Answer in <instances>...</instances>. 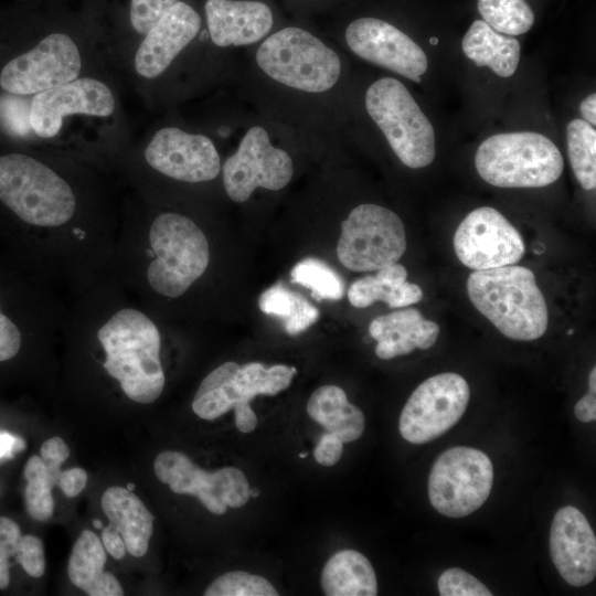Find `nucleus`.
I'll return each mask as SVG.
<instances>
[{"label": "nucleus", "mask_w": 596, "mask_h": 596, "mask_svg": "<svg viewBox=\"0 0 596 596\" xmlns=\"http://www.w3.org/2000/svg\"><path fill=\"white\" fill-rule=\"evenodd\" d=\"M114 108V96L104 83L89 77L76 78L35 94L30 105V124L39 137L52 138L60 131L65 116L106 117Z\"/></svg>", "instance_id": "nucleus-18"}, {"label": "nucleus", "mask_w": 596, "mask_h": 596, "mask_svg": "<svg viewBox=\"0 0 596 596\" xmlns=\"http://www.w3.org/2000/svg\"><path fill=\"white\" fill-rule=\"evenodd\" d=\"M21 347V332L15 323L0 311V362L12 359Z\"/></svg>", "instance_id": "nucleus-40"}, {"label": "nucleus", "mask_w": 596, "mask_h": 596, "mask_svg": "<svg viewBox=\"0 0 596 596\" xmlns=\"http://www.w3.org/2000/svg\"><path fill=\"white\" fill-rule=\"evenodd\" d=\"M60 459L32 456L28 459L23 476L26 480L24 490L25 508L31 518L38 521L50 519L54 512L52 488L57 486L61 466Z\"/></svg>", "instance_id": "nucleus-29"}, {"label": "nucleus", "mask_w": 596, "mask_h": 596, "mask_svg": "<svg viewBox=\"0 0 596 596\" xmlns=\"http://www.w3.org/2000/svg\"><path fill=\"white\" fill-rule=\"evenodd\" d=\"M295 366L260 362L243 365L228 361L201 382L193 402V412L203 419L213 421L234 409V421L242 433H251L257 426V416L249 402L257 395L275 396L288 389L296 375Z\"/></svg>", "instance_id": "nucleus-3"}, {"label": "nucleus", "mask_w": 596, "mask_h": 596, "mask_svg": "<svg viewBox=\"0 0 596 596\" xmlns=\"http://www.w3.org/2000/svg\"><path fill=\"white\" fill-rule=\"evenodd\" d=\"M205 596H277L278 592L265 577L243 571L228 572L214 579Z\"/></svg>", "instance_id": "nucleus-34"}, {"label": "nucleus", "mask_w": 596, "mask_h": 596, "mask_svg": "<svg viewBox=\"0 0 596 596\" xmlns=\"http://www.w3.org/2000/svg\"><path fill=\"white\" fill-rule=\"evenodd\" d=\"M365 107L403 164L419 169L433 162V125L400 81L383 77L371 84Z\"/></svg>", "instance_id": "nucleus-8"}, {"label": "nucleus", "mask_w": 596, "mask_h": 596, "mask_svg": "<svg viewBox=\"0 0 596 596\" xmlns=\"http://www.w3.org/2000/svg\"><path fill=\"white\" fill-rule=\"evenodd\" d=\"M441 596H491L492 593L468 572L451 567L443 572L437 582Z\"/></svg>", "instance_id": "nucleus-35"}, {"label": "nucleus", "mask_w": 596, "mask_h": 596, "mask_svg": "<svg viewBox=\"0 0 596 596\" xmlns=\"http://www.w3.org/2000/svg\"><path fill=\"white\" fill-rule=\"evenodd\" d=\"M376 272L351 284L348 299L353 307L366 308L375 301H384L391 308H401L422 300V288L406 280L407 270L403 265L395 263Z\"/></svg>", "instance_id": "nucleus-25"}, {"label": "nucleus", "mask_w": 596, "mask_h": 596, "mask_svg": "<svg viewBox=\"0 0 596 596\" xmlns=\"http://www.w3.org/2000/svg\"><path fill=\"white\" fill-rule=\"evenodd\" d=\"M157 478L178 494L195 496L212 513L222 515L227 507L241 508L249 499V483L235 467L213 472L196 466L187 455L175 450L160 453L153 462Z\"/></svg>", "instance_id": "nucleus-12"}, {"label": "nucleus", "mask_w": 596, "mask_h": 596, "mask_svg": "<svg viewBox=\"0 0 596 596\" xmlns=\"http://www.w3.org/2000/svg\"><path fill=\"white\" fill-rule=\"evenodd\" d=\"M349 49L360 58L421 83L428 62L426 54L408 35L376 18L352 21L344 33Z\"/></svg>", "instance_id": "nucleus-16"}, {"label": "nucleus", "mask_w": 596, "mask_h": 596, "mask_svg": "<svg viewBox=\"0 0 596 596\" xmlns=\"http://www.w3.org/2000/svg\"><path fill=\"white\" fill-rule=\"evenodd\" d=\"M553 564L566 583L582 587L596 576V538L586 517L566 505L554 514L549 539Z\"/></svg>", "instance_id": "nucleus-19"}, {"label": "nucleus", "mask_w": 596, "mask_h": 596, "mask_svg": "<svg viewBox=\"0 0 596 596\" xmlns=\"http://www.w3.org/2000/svg\"><path fill=\"white\" fill-rule=\"evenodd\" d=\"M406 251L405 227L387 207L364 203L341 223L340 263L352 272H374L397 263Z\"/></svg>", "instance_id": "nucleus-9"}, {"label": "nucleus", "mask_w": 596, "mask_h": 596, "mask_svg": "<svg viewBox=\"0 0 596 596\" xmlns=\"http://www.w3.org/2000/svg\"><path fill=\"white\" fill-rule=\"evenodd\" d=\"M567 152L574 174L585 190L596 187V130L583 119H573L566 128Z\"/></svg>", "instance_id": "nucleus-31"}, {"label": "nucleus", "mask_w": 596, "mask_h": 596, "mask_svg": "<svg viewBox=\"0 0 596 596\" xmlns=\"http://www.w3.org/2000/svg\"><path fill=\"white\" fill-rule=\"evenodd\" d=\"M149 166L158 172L183 182L196 183L216 178L221 160L213 141L177 127L158 130L145 150Z\"/></svg>", "instance_id": "nucleus-17"}, {"label": "nucleus", "mask_w": 596, "mask_h": 596, "mask_svg": "<svg viewBox=\"0 0 596 596\" xmlns=\"http://www.w3.org/2000/svg\"><path fill=\"white\" fill-rule=\"evenodd\" d=\"M255 58L268 77L306 93L329 91L341 74L338 54L319 38L297 26L284 28L265 39Z\"/></svg>", "instance_id": "nucleus-6"}, {"label": "nucleus", "mask_w": 596, "mask_h": 596, "mask_svg": "<svg viewBox=\"0 0 596 596\" xmlns=\"http://www.w3.org/2000/svg\"><path fill=\"white\" fill-rule=\"evenodd\" d=\"M106 552L102 540L92 531L84 530L77 538L67 564L71 582L89 596H121L119 581L104 572Z\"/></svg>", "instance_id": "nucleus-24"}, {"label": "nucleus", "mask_w": 596, "mask_h": 596, "mask_svg": "<svg viewBox=\"0 0 596 596\" xmlns=\"http://www.w3.org/2000/svg\"><path fill=\"white\" fill-rule=\"evenodd\" d=\"M461 49L477 66H488L501 77L512 76L520 62L519 41L497 32L483 20L472 22L462 38Z\"/></svg>", "instance_id": "nucleus-26"}, {"label": "nucleus", "mask_w": 596, "mask_h": 596, "mask_svg": "<svg viewBox=\"0 0 596 596\" xmlns=\"http://www.w3.org/2000/svg\"><path fill=\"white\" fill-rule=\"evenodd\" d=\"M87 482V473L84 469L79 467L70 468L67 470L61 471L57 487L63 491V493L73 498L83 491Z\"/></svg>", "instance_id": "nucleus-43"}, {"label": "nucleus", "mask_w": 596, "mask_h": 596, "mask_svg": "<svg viewBox=\"0 0 596 596\" xmlns=\"http://www.w3.org/2000/svg\"><path fill=\"white\" fill-rule=\"evenodd\" d=\"M469 397V385L457 373H439L425 380L402 409L398 421L402 437L418 445L438 438L459 422Z\"/></svg>", "instance_id": "nucleus-11"}, {"label": "nucleus", "mask_w": 596, "mask_h": 596, "mask_svg": "<svg viewBox=\"0 0 596 596\" xmlns=\"http://www.w3.org/2000/svg\"><path fill=\"white\" fill-rule=\"evenodd\" d=\"M155 259L147 268L151 288L166 297L183 295L206 270L209 243L201 228L189 217L166 212L149 230Z\"/></svg>", "instance_id": "nucleus-7"}, {"label": "nucleus", "mask_w": 596, "mask_h": 596, "mask_svg": "<svg viewBox=\"0 0 596 596\" xmlns=\"http://www.w3.org/2000/svg\"><path fill=\"white\" fill-rule=\"evenodd\" d=\"M321 587L327 596H375L377 581L370 561L354 550L333 554L321 573Z\"/></svg>", "instance_id": "nucleus-28"}, {"label": "nucleus", "mask_w": 596, "mask_h": 596, "mask_svg": "<svg viewBox=\"0 0 596 596\" xmlns=\"http://www.w3.org/2000/svg\"><path fill=\"white\" fill-rule=\"evenodd\" d=\"M81 66L72 38L55 32L8 62L1 71L0 85L12 95L38 94L76 79Z\"/></svg>", "instance_id": "nucleus-14"}, {"label": "nucleus", "mask_w": 596, "mask_h": 596, "mask_svg": "<svg viewBox=\"0 0 596 596\" xmlns=\"http://www.w3.org/2000/svg\"><path fill=\"white\" fill-rule=\"evenodd\" d=\"M259 496V490L257 488H249V497L257 498Z\"/></svg>", "instance_id": "nucleus-47"}, {"label": "nucleus", "mask_w": 596, "mask_h": 596, "mask_svg": "<svg viewBox=\"0 0 596 596\" xmlns=\"http://www.w3.org/2000/svg\"><path fill=\"white\" fill-rule=\"evenodd\" d=\"M343 453V443L332 433H326L321 436L315 450L316 461L322 466L330 467L336 465Z\"/></svg>", "instance_id": "nucleus-41"}, {"label": "nucleus", "mask_w": 596, "mask_h": 596, "mask_svg": "<svg viewBox=\"0 0 596 596\" xmlns=\"http://www.w3.org/2000/svg\"><path fill=\"white\" fill-rule=\"evenodd\" d=\"M200 30L199 13L187 2L174 3L145 34L135 55L137 73L146 78L161 75Z\"/></svg>", "instance_id": "nucleus-20"}, {"label": "nucleus", "mask_w": 596, "mask_h": 596, "mask_svg": "<svg viewBox=\"0 0 596 596\" xmlns=\"http://www.w3.org/2000/svg\"><path fill=\"white\" fill-rule=\"evenodd\" d=\"M430 43H432V44H436V43H437V39H436V38L430 39Z\"/></svg>", "instance_id": "nucleus-50"}, {"label": "nucleus", "mask_w": 596, "mask_h": 596, "mask_svg": "<svg viewBox=\"0 0 596 596\" xmlns=\"http://www.w3.org/2000/svg\"><path fill=\"white\" fill-rule=\"evenodd\" d=\"M294 173L287 151L270 143L267 130L249 128L237 150L223 164V185L234 202H245L257 188L277 191L285 188Z\"/></svg>", "instance_id": "nucleus-13"}, {"label": "nucleus", "mask_w": 596, "mask_h": 596, "mask_svg": "<svg viewBox=\"0 0 596 596\" xmlns=\"http://www.w3.org/2000/svg\"><path fill=\"white\" fill-rule=\"evenodd\" d=\"M467 292L475 308L509 339L536 340L547 329L545 298L526 267L475 270L467 279Z\"/></svg>", "instance_id": "nucleus-2"}, {"label": "nucleus", "mask_w": 596, "mask_h": 596, "mask_svg": "<svg viewBox=\"0 0 596 596\" xmlns=\"http://www.w3.org/2000/svg\"><path fill=\"white\" fill-rule=\"evenodd\" d=\"M439 331L435 321L425 319L414 308L379 316L369 326L370 336L377 342L375 354L382 360L405 355L415 349H429Z\"/></svg>", "instance_id": "nucleus-22"}, {"label": "nucleus", "mask_w": 596, "mask_h": 596, "mask_svg": "<svg viewBox=\"0 0 596 596\" xmlns=\"http://www.w3.org/2000/svg\"><path fill=\"white\" fill-rule=\"evenodd\" d=\"M19 525L7 517H0V589L10 583V557L15 556L21 539Z\"/></svg>", "instance_id": "nucleus-37"}, {"label": "nucleus", "mask_w": 596, "mask_h": 596, "mask_svg": "<svg viewBox=\"0 0 596 596\" xmlns=\"http://www.w3.org/2000/svg\"><path fill=\"white\" fill-rule=\"evenodd\" d=\"M588 392L581 397L574 407L576 418L583 423H590L596 419V368L589 372Z\"/></svg>", "instance_id": "nucleus-42"}, {"label": "nucleus", "mask_w": 596, "mask_h": 596, "mask_svg": "<svg viewBox=\"0 0 596 596\" xmlns=\"http://www.w3.org/2000/svg\"><path fill=\"white\" fill-rule=\"evenodd\" d=\"M307 413L311 419L336 435L342 443L354 441L364 432L362 411L348 401L345 392L336 385H323L310 395Z\"/></svg>", "instance_id": "nucleus-27"}, {"label": "nucleus", "mask_w": 596, "mask_h": 596, "mask_svg": "<svg viewBox=\"0 0 596 596\" xmlns=\"http://www.w3.org/2000/svg\"><path fill=\"white\" fill-rule=\"evenodd\" d=\"M477 7L483 21L502 34L521 35L534 22V13L525 0H478Z\"/></svg>", "instance_id": "nucleus-32"}, {"label": "nucleus", "mask_w": 596, "mask_h": 596, "mask_svg": "<svg viewBox=\"0 0 596 596\" xmlns=\"http://www.w3.org/2000/svg\"><path fill=\"white\" fill-rule=\"evenodd\" d=\"M207 30L220 47L242 46L264 39L273 28L270 8L253 0H206Z\"/></svg>", "instance_id": "nucleus-21"}, {"label": "nucleus", "mask_w": 596, "mask_h": 596, "mask_svg": "<svg viewBox=\"0 0 596 596\" xmlns=\"http://www.w3.org/2000/svg\"><path fill=\"white\" fill-rule=\"evenodd\" d=\"M572 333H573V329H570V330L567 331V334H572Z\"/></svg>", "instance_id": "nucleus-52"}, {"label": "nucleus", "mask_w": 596, "mask_h": 596, "mask_svg": "<svg viewBox=\"0 0 596 596\" xmlns=\"http://www.w3.org/2000/svg\"><path fill=\"white\" fill-rule=\"evenodd\" d=\"M100 503L109 524L121 535L127 552L136 557L143 556L155 518L142 501L127 488L114 486L103 493Z\"/></svg>", "instance_id": "nucleus-23"}, {"label": "nucleus", "mask_w": 596, "mask_h": 596, "mask_svg": "<svg viewBox=\"0 0 596 596\" xmlns=\"http://www.w3.org/2000/svg\"><path fill=\"white\" fill-rule=\"evenodd\" d=\"M258 307L264 313L279 318L290 336L305 331L319 318V311L313 305L280 283L260 295Z\"/></svg>", "instance_id": "nucleus-30"}, {"label": "nucleus", "mask_w": 596, "mask_h": 596, "mask_svg": "<svg viewBox=\"0 0 596 596\" xmlns=\"http://www.w3.org/2000/svg\"><path fill=\"white\" fill-rule=\"evenodd\" d=\"M97 338L105 352L103 365L126 396L140 404L153 403L166 382L156 323L137 309L124 308L98 329Z\"/></svg>", "instance_id": "nucleus-1"}, {"label": "nucleus", "mask_w": 596, "mask_h": 596, "mask_svg": "<svg viewBox=\"0 0 596 596\" xmlns=\"http://www.w3.org/2000/svg\"><path fill=\"white\" fill-rule=\"evenodd\" d=\"M127 489H128L129 491H134V489H135V485H134V483H131V482H130V483H128V485H127Z\"/></svg>", "instance_id": "nucleus-49"}, {"label": "nucleus", "mask_w": 596, "mask_h": 596, "mask_svg": "<svg viewBox=\"0 0 596 596\" xmlns=\"http://www.w3.org/2000/svg\"><path fill=\"white\" fill-rule=\"evenodd\" d=\"M0 120L12 134L25 135L29 129H32L30 109L26 110L23 100L13 96L0 98Z\"/></svg>", "instance_id": "nucleus-39"}, {"label": "nucleus", "mask_w": 596, "mask_h": 596, "mask_svg": "<svg viewBox=\"0 0 596 596\" xmlns=\"http://www.w3.org/2000/svg\"><path fill=\"white\" fill-rule=\"evenodd\" d=\"M493 483V466L481 450L457 446L445 450L434 462L428 478V498L443 515L464 518L488 499Z\"/></svg>", "instance_id": "nucleus-10"}, {"label": "nucleus", "mask_w": 596, "mask_h": 596, "mask_svg": "<svg viewBox=\"0 0 596 596\" xmlns=\"http://www.w3.org/2000/svg\"><path fill=\"white\" fill-rule=\"evenodd\" d=\"M180 0H130L129 22L138 34H146L161 15Z\"/></svg>", "instance_id": "nucleus-36"}, {"label": "nucleus", "mask_w": 596, "mask_h": 596, "mask_svg": "<svg viewBox=\"0 0 596 596\" xmlns=\"http://www.w3.org/2000/svg\"><path fill=\"white\" fill-rule=\"evenodd\" d=\"M454 249L465 266L482 270L514 265L521 260L525 248L521 234L503 214L481 206L458 225Z\"/></svg>", "instance_id": "nucleus-15"}, {"label": "nucleus", "mask_w": 596, "mask_h": 596, "mask_svg": "<svg viewBox=\"0 0 596 596\" xmlns=\"http://www.w3.org/2000/svg\"><path fill=\"white\" fill-rule=\"evenodd\" d=\"M478 174L499 188H542L555 182L564 169L558 148L544 135L503 132L480 143L475 156Z\"/></svg>", "instance_id": "nucleus-4"}, {"label": "nucleus", "mask_w": 596, "mask_h": 596, "mask_svg": "<svg viewBox=\"0 0 596 596\" xmlns=\"http://www.w3.org/2000/svg\"><path fill=\"white\" fill-rule=\"evenodd\" d=\"M25 447V441L15 435L0 432V460L11 459Z\"/></svg>", "instance_id": "nucleus-45"}, {"label": "nucleus", "mask_w": 596, "mask_h": 596, "mask_svg": "<svg viewBox=\"0 0 596 596\" xmlns=\"http://www.w3.org/2000/svg\"><path fill=\"white\" fill-rule=\"evenodd\" d=\"M579 110L584 120L594 127L596 125V94L593 93L583 99Z\"/></svg>", "instance_id": "nucleus-46"}, {"label": "nucleus", "mask_w": 596, "mask_h": 596, "mask_svg": "<svg viewBox=\"0 0 596 596\" xmlns=\"http://www.w3.org/2000/svg\"><path fill=\"white\" fill-rule=\"evenodd\" d=\"M15 558L30 576L40 577L44 574V546L38 536L22 535L18 544Z\"/></svg>", "instance_id": "nucleus-38"}, {"label": "nucleus", "mask_w": 596, "mask_h": 596, "mask_svg": "<svg viewBox=\"0 0 596 596\" xmlns=\"http://www.w3.org/2000/svg\"><path fill=\"white\" fill-rule=\"evenodd\" d=\"M93 525H94L96 529H102V528H103L102 521H99V520H94V521H93Z\"/></svg>", "instance_id": "nucleus-48"}, {"label": "nucleus", "mask_w": 596, "mask_h": 596, "mask_svg": "<svg viewBox=\"0 0 596 596\" xmlns=\"http://www.w3.org/2000/svg\"><path fill=\"white\" fill-rule=\"evenodd\" d=\"M102 543L105 550L116 560H121L127 550L121 535L108 524L102 531Z\"/></svg>", "instance_id": "nucleus-44"}, {"label": "nucleus", "mask_w": 596, "mask_h": 596, "mask_svg": "<svg viewBox=\"0 0 596 596\" xmlns=\"http://www.w3.org/2000/svg\"><path fill=\"white\" fill-rule=\"evenodd\" d=\"M299 457H301V458L307 457V453H300V454H299Z\"/></svg>", "instance_id": "nucleus-51"}, {"label": "nucleus", "mask_w": 596, "mask_h": 596, "mask_svg": "<svg viewBox=\"0 0 596 596\" xmlns=\"http://www.w3.org/2000/svg\"><path fill=\"white\" fill-rule=\"evenodd\" d=\"M0 201L23 222L55 227L71 220L76 200L70 184L26 155L0 157Z\"/></svg>", "instance_id": "nucleus-5"}, {"label": "nucleus", "mask_w": 596, "mask_h": 596, "mask_svg": "<svg viewBox=\"0 0 596 596\" xmlns=\"http://www.w3.org/2000/svg\"><path fill=\"white\" fill-rule=\"evenodd\" d=\"M292 283L308 288L318 299L340 300L345 290L341 276L326 262L307 257L298 262L290 272Z\"/></svg>", "instance_id": "nucleus-33"}]
</instances>
